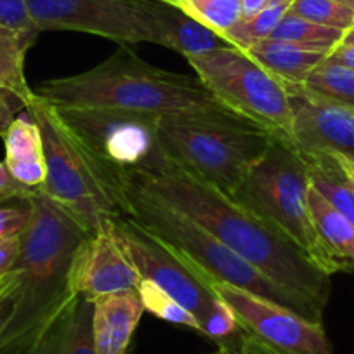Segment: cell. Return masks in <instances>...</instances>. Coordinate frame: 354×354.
<instances>
[{"mask_svg":"<svg viewBox=\"0 0 354 354\" xmlns=\"http://www.w3.org/2000/svg\"><path fill=\"white\" fill-rule=\"evenodd\" d=\"M138 292L142 301V306H145V311H149L156 318L165 319L169 323L189 326V328L200 332L198 319L185 306L179 304L169 292L160 288L156 283L149 280H141Z\"/></svg>","mask_w":354,"mask_h":354,"instance_id":"26","label":"cell"},{"mask_svg":"<svg viewBox=\"0 0 354 354\" xmlns=\"http://www.w3.org/2000/svg\"><path fill=\"white\" fill-rule=\"evenodd\" d=\"M344 33L346 32L316 25V23L299 18V16L287 11V15L281 18V21L278 23L270 39L294 44V46L302 47V49L330 54L342 42Z\"/></svg>","mask_w":354,"mask_h":354,"instance_id":"23","label":"cell"},{"mask_svg":"<svg viewBox=\"0 0 354 354\" xmlns=\"http://www.w3.org/2000/svg\"><path fill=\"white\" fill-rule=\"evenodd\" d=\"M177 6L219 35L241 18L240 0H177Z\"/></svg>","mask_w":354,"mask_h":354,"instance_id":"27","label":"cell"},{"mask_svg":"<svg viewBox=\"0 0 354 354\" xmlns=\"http://www.w3.org/2000/svg\"><path fill=\"white\" fill-rule=\"evenodd\" d=\"M33 93L56 108L101 106L156 117L241 118L219 103L198 78L151 66L125 44L97 66L44 82Z\"/></svg>","mask_w":354,"mask_h":354,"instance_id":"3","label":"cell"},{"mask_svg":"<svg viewBox=\"0 0 354 354\" xmlns=\"http://www.w3.org/2000/svg\"><path fill=\"white\" fill-rule=\"evenodd\" d=\"M26 111L42 134L46 181L44 193L73 217L87 234L100 233L124 216L118 205L117 177L110 179L57 115L56 108L35 94Z\"/></svg>","mask_w":354,"mask_h":354,"instance_id":"5","label":"cell"},{"mask_svg":"<svg viewBox=\"0 0 354 354\" xmlns=\"http://www.w3.org/2000/svg\"><path fill=\"white\" fill-rule=\"evenodd\" d=\"M288 4H278V6H268L266 9H262L261 12H257L252 18H240L236 25L231 26L226 33H224V39L230 44L231 47L238 50H243L247 53L252 46H255L261 40L270 39L271 33L274 32V28L278 26V23L281 21L285 15H287Z\"/></svg>","mask_w":354,"mask_h":354,"instance_id":"25","label":"cell"},{"mask_svg":"<svg viewBox=\"0 0 354 354\" xmlns=\"http://www.w3.org/2000/svg\"><path fill=\"white\" fill-rule=\"evenodd\" d=\"M339 156H340V155H339ZM340 160H342V163H344V169H346V172H347V177H349L351 185H353V188H354V165H353V163L349 162V160H347V158H344V156H340Z\"/></svg>","mask_w":354,"mask_h":354,"instance_id":"36","label":"cell"},{"mask_svg":"<svg viewBox=\"0 0 354 354\" xmlns=\"http://www.w3.org/2000/svg\"><path fill=\"white\" fill-rule=\"evenodd\" d=\"M309 212L319 243L339 271H354V224L333 209L311 185L308 192Z\"/></svg>","mask_w":354,"mask_h":354,"instance_id":"18","label":"cell"},{"mask_svg":"<svg viewBox=\"0 0 354 354\" xmlns=\"http://www.w3.org/2000/svg\"><path fill=\"white\" fill-rule=\"evenodd\" d=\"M28 203L30 219L15 264L21 274L19 301L0 339V354L35 353L78 301L70 288V268L87 233L40 188Z\"/></svg>","mask_w":354,"mask_h":354,"instance_id":"2","label":"cell"},{"mask_svg":"<svg viewBox=\"0 0 354 354\" xmlns=\"http://www.w3.org/2000/svg\"><path fill=\"white\" fill-rule=\"evenodd\" d=\"M39 33L0 28V88L16 94L25 108L35 96L25 77V57Z\"/></svg>","mask_w":354,"mask_h":354,"instance_id":"22","label":"cell"},{"mask_svg":"<svg viewBox=\"0 0 354 354\" xmlns=\"http://www.w3.org/2000/svg\"><path fill=\"white\" fill-rule=\"evenodd\" d=\"M308 192V167L302 155L290 139L273 136L270 148L230 196L297 245L319 270L332 277L337 270L313 226Z\"/></svg>","mask_w":354,"mask_h":354,"instance_id":"6","label":"cell"},{"mask_svg":"<svg viewBox=\"0 0 354 354\" xmlns=\"http://www.w3.org/2000/svg\"><path fill=\"white\" fill-rule=\"evenodd\" d=\"M19 248H21V234L0 240V280L15 270Z\"/></svg>","mask_w":354,"mask_h":354,"instance_id":"33","label":"cell"},{"mask_svg":"<svg viewBox=\"0 0 354 354\" xmlns=\"http://www.w3.org/2000/svg\"><path fill=\"white\" fill-rule=\"evenodd\" d=\"M340 44H344V46H353L354 47V26H351L349 30H347L346 33H344V39H342V42Z\"/></svg>","mask_w":354,"mask_h":354,"instance_id":"37","label":"cell"},{"mask_svg":"<svg viewBox=\"0 0 354 354\" xmlns=\"http://www.w3.org/2000/svg\"><path fill=\"white\" fill-rule=\"evenodd\" d=\"M6 165L12 176L30 188L46 181V158L40 129L32 117H18L4 134Z\"/></svg>","mask_w":354,"mask_h":354,"instance_id":"17","label":"cell"},{"mask_svg":"<svg viewBox=\"0 0 354 354\" xmlns=\"http://www.w3.org/2000/svg\"><path fill=\"white\" fill-rule=\"evenodd\" d=\"M141 274L125 252L115 223L78 245L70 268V288L75 295L96 301L103 295L138 290Z\"/></svg>","mask_w":354,"mask_h":354,"instance_id":"13","label":"cell"},{"mask_svg":"<svg viewBox=\"0 0 354 354\" xmlns=\"http://www.w3.org/2000/svg\"><path fill=\"white\" fill-rule=\"evenodd\" d=\"M0 28L39 32L30 18L26 0H0Z\"/></svg>","mask_w":354,"mask_h":354,"instance_id":"29","label":"cell"},{"mask_svg":"<svg viewBox=\"0 0 354 354\" xmlns=\"http://www.w3.org/2000/svg\"><path fill=\"white\" fill-rule=\"evenodd\" d=\"M335 2H340V4L347 6V8L354 9V0H335Z\"/></svg>","mask_w":354,"mask_h":354,"instance_id":"39","label":"cell"},{"mask_svg":"<svg viewBox=\"0 0 354 354\" xmlns=\"http://www.w3.org/2000/svg\"><path fill=\"white\" fill-rule=\"evenodd\" d=\"M56 111L110 179L145 167L160 153L156 115L101 106L56 108Z\"/></svg>","mask_w":354,"mask_h":354,"instance_id":"9","label":"cell"},{"mask_svg":"<svg viewBox=\"0 0 354 354\" xmlns=\"http://www.w3.org/2000/svg\"><path fill=\"white\" fill-rule=\"evenodd\" d=\"M302 87L323 100L354 110V70L351 68L332 63L325 57L308 75Z\"/></svg>","mask_w":354,"mask_h":354,"instance_id":"24","label":"cell"},{"mask_svg":"<svg viewBox=\"0 0 354 354\" xmlns=\"http://www.w3.org/2000/svg\"><path fill=\"white\" fill-rule=\"evenodd\" d=\"M158 19V46L172 49L185 57L231 47L223 35L192 18L179 6L155 0Z\"/></svg>","mask_w":354,"mask_h":354,"instance_id":"16","label":"cell"},{"mask_svg":"<svg viewBox=\"0 0 354 354\" xmlns=\"http://www.w3.org/2000/svg\"><path fill=\"white\" fill-rule=\"evenodd\" d=\"M160 2H167V4H172V6H177V0H160Z\"/></svg>","mask_w":354,"mask_h":354,"instance_id":"41","label":"cell"},{"mask_svg":"<svg viewBox=\"0 0 354 354\" xmlns=\"http://www.w3.org/2000/svg\"><path fill=\"white\" fill-rule=\"evenodd\" d=\"M240 354H250V353H248V351H243V349H241V351H240Z\"/></svg>","mask_w":354,"mask_h":354,"instance_id":"42","label":"cell"},{"mask_svg":"<svg viewBox=\"0 0 354 354\" xmlns=\"http://www.w3.org/2000/svg\"><path fill=\"white\" fill-rule=\"evenodd\" d=\"M145 313L138 290L93 301V337L97 354H127Z\"/></svg>","mask_w":354,"mask_h":354,"instance_id":"15","label":"cell"},{"mask_svg":"<svg viewBox=\"0 0 354 354\" xmlns=\"http://www.w3.org/2000/svg\"><path fill=\"white\" fill-rule=\"evenodd\" d=\"M214 290L236 316L243 351L250 354H332L323 323L311 322L294 309L234 285L214 280Z\"/></svg>","mask_w":354,"mask_h":354,"instance_id":"10","label":"cell"},{"mask_svg":"<svg viewBox=\"0 0 354 354\" xmlns=\"http://www.w3.org/2000/svg\"><path fill=\"white\" fill-rule=\"evenodd\" d=\"M33 354H97L93 337V302L78 297Z\"/></svg>","mask_w":354,"mask_h":354,"instance_id":"21","label":"cell"},{"mask_svg":"<svg viewBox=\"0 0 354 354\" xmlns=\"http://www.w3.org/2000/svg\"><path fill=\"white\" fill-rule=\"evenodd\" d=\"M160 151L226 195L270 148L273 136L233 117H160Z\"/></svg>","mask_w":354,"mask_h":354,"instance_id":"7","label":"cell"},{"mask_svg":"<svg viewBox=\"0 0 354 354\" xmlns=\"http://www.w3.org/2000/svg\"><path fill=\"white\" fill-rule=\"evenodd\" d=\"M245 54L281 82L292 85L304 84L308 75L328 56L325 53L302 49L294 44L273 39L261 40Z\"/></svg>","mask_w":354,"mask_h":354,"instance_id":"19","label":"cell"},{"mask_svg":"<svg viewBox=\"0 0 354 354\" xmlns=\"http://www.w3.org/2000/svg\"><path fill=\"white\" fill-rule=\"evenodd\" d=\"M288 12L340 32H347L354 26V9L335 0H294Z\"/></svg>","mask_w":354,"mask_h":354,"instance_id":"28","label":"cell"},{"mask_svg":"<svg viewBox=\"0 0 354 354\" xmlns=\"http://www.w3.org/2000/svg\"><path fill=\"white\" fill-rule=\"evenodd\" d=\"M39 32L70 30L118 44H158L155 0H26Z\"/></svg>","mask_w":354,"mask_h":354,"instance_id":"12","label":"cell"},{"mask_svg":"<svg viewBox=\"0 0 354 354\" xmlns=\"http://www.w3.org/2000/svg\"><path fill=\"white\" fill-rule=\"evenodd\" d=\"M21 108H25V103L16 94L0 88V138H4L9 125L12 124V120L16 118V113Z\"/></svg>","mask_w":354,"mask_h":354,"instance_id":"32","label":"cell"},{"mask_svg":"<svg viewBox=\"0 0 354 354\" xmlns=\"http://www.w3.org/2000/svg\"><path fill=\"white\" fill-rule=\"evenodd\" d=\"M301 153V151H299ZM308 167L309 185L354 224V188L339 155L301 153Z\"/></svg>","mask_w":354,"mask_h":354,"instance_id":"20","label":"cell"},{"mask_svg":"<svg viewBox=\"0 0 354 354\" xmlns=\"http://www.w3.org/2000/svg\"><path fill=\"white\" fill-rule=\"evenodd\" d=\"M270 6V0H240L241 18H252Z\"/></svg>","mask_w":354,"mask_h":354,"instance_id":"35","label":"cell"},{"mask_svg":"<svg viewBox=\"0 0 354 354\" xmlns=\"http://www.w3.org/2000/svg\"><path fill=\"white\" fill-rule=\"evenodd\" d=\"M294 0H270V6H278V4H288L290 6Z\"/></svg>","mask_w":354,"mask_h":354,"instance_id":"38","label":"cell"},{"mask_svg":"<svg viewBox=\"0 0 354 354\" xmlns=\"http://www.w3.org/2000/svg\"><path fill=\"white\" fill-rule=\"evenodd\" d=\"M115 192H117L118 205L125 216L136 219L153 234L172 245L214 280L270 299L308 318L304 308L288 292L255 270L254 266L234 254L207 227L186 216L185 212L153 193L132 185L122 174L117 176Z\"/></svg>","mask_w":354,"mask_h":354,"instance_id":"4","label":"cell"},{"mask_svg":"<svg viewBox=\"0 0 354 354\" xmlns=\"http://www.w3.org/2000/svg\"><path fill=\"white\" fill-rule=\"evenodd\" d=\"M115 230L141 280L153 281L169 292L198 319L202 330L221 301L214 290V278L125 214L115 221Z\"/></svg>","mask_w":354,"mask_h":354,"instance_id":"11","label":"cell"},{"mask_svg":"<svg viewBox=\"0 0 354 354\" xmlns=\"http://www.w3.org/2000/svg\"><path fill=\"white\" fill-rule=\"evenodd\" d=\"M39 188H30V186L23 185L18 181L6 162H0V203L11 202V200H21V202H28Z\"/></svg>","mask_w":354,"mask_h":354,"instance_id":"30","label":"cell"},{"mask_svg":"<svg viewBox=\"0 0 354 354\" xmlns=\"http://www.w3.org/2000/svg\"><path fill=\"white\" fill-rule=\"evenodd\" d=\"M30 219V203L25 207H4L0 203V240L18 236Z\"/></svg>","mask_w":354,"mask_h":354,"instance_id":"31","label":"cell"},{"mask_svg":"<svg viewBox=\"0 0 354 354\" xmlns=\"http://www.w3.org/2000/svg\"><path fill=\"white\" fill-rule=\"evenodd\" d=\"M122 176L207 227L234 254L288 292L309 319L322 323L332 290L330 274L270 224L162 151L145 167Z\"/></svg>","mask_w":354,"mask_h":354,"instance_id":"1","label":"cell"},{"mask_svg":"<svg viewBox=\"0 0 354 354\" xmlns=\"http://www.w3.org/2000/svg\"><path fill=\"white\" fill-rule=\"evenodd\" d=\"M186 61L207 91L227 110L271 136L290 139L292 115L287 85L243 50L226 47L188 56Z\"/></svg>","mask_w":354,"mask_h":354,"instance_id":"8","label":"cell"},{"mask_svg":"<svg viewBox=\"0 0 354 354\" xmlns=\"http://www.w3.org/2000/svg\"><path fill=\"white\" fill-rule=\"evenodd\" d=\"M210 354H231V353L227 349H224V347H217V351H214V353Z\"/></svg>","mask_w":354,"mask_h":354,"instance_id":"40","label":"cell"},{"mask_svg":"<svg viewBox=\"0 0 354 354\" xmlns=\"http://www.w3.org/2000/svg\"><path fill=\"white\" fill-rule=\"evenodd\" d=\"M326 59L332 61V63L342 64V66L351 68L354 70V47L353 46H344V44H339L332 53L326 56Z\"/></svg>","mask_w":354,"mask_h":354,"instance_id":"34","label":"cell"},{"mask_svg":"<svg viewBox=\"0 0 354 354\" xmlns=\"http://www.w3.org/2000/svg\"><path fill=\"white\" fill-rule=\"evenodd\" d=\"M287 85L292 145L301 153L340 155L354 165V110L316 96L302 85Z\"/></svg>","mask_w":354,"mask_h":354,"instance_id":"14","label":"cell"}]
</instances>
